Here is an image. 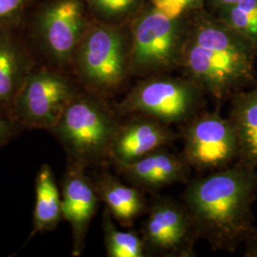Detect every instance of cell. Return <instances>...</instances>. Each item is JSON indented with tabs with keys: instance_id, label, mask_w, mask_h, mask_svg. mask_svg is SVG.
<instances>
[{
	"instance_id": "cb8c5ba5",
	"label": "cell",
	"mask_w": 257,
	"mask_h": 257,
	"mask_svg": "<svg viewBox=\"0 0 257 257\" xmlns=\"http://www.w3.org/2000/svg\"><path fill=\"white\" fill-rule=\"evenodd\" d=\"M246 243H247L246 255L257 256V231L255 233H253V234L246 241Z\"/></svg>"
},
{
	"instance_id": "2e32d148",
	"label": "cell",
	"mask_w": 257,
	"mask_h": 257,
	"mask_svg": "<svg viewBox=\"0 0 257 257\" xmlns=\"http://www.w3.org/2000/svg\"><path fill=\"white\" fill-rule=\"evenodd\" d=\"M31 60L19 41L5 32L0 33V105L12 108L28 75Z\"/></svg>"
},
{
	"instance_id": "8fae6325",
	"label": "cell",
	"mask_w": 257,
	"mask_h": 257,
	"mask_svg": "<svg viewBox=\"0 0 257 257\" xmlns=\"http://www.w3.org/2000/svg\"><path fill=\"white\" fill-rule=\"evenodd\" d=\"M85 169L70 162L61 190L62 216L72 228L74 256H79L84 250L87 232L100 201L93 180Z\"/></svg>"
},
{
	"instance_id": "3957f363",
	"label": "cell",
	"mask_w": 257,
	"mask_h": 257,
	"mask_svg": "<svg viewBox=\"0 0 257 257\" xmlns=\"http://www.w3.org/2000/svg\"><path fill=\"white\" fill-rule=\"evenodd\" d=\"M115 110L94 94H76L52 132L64 147L70 162L88 167L110 158L119 127Z\"/></svg>"
},
{
	"instance_id": "30bf717a",
	"label": "cell",
	"mask_w": 257,
	"mask_h": 257,
	"mask_svg": "<svg viewBox=\"0 0 257 257\" xmlns=\"http://www.w3.org/2000/svg\"><path fill=\"white\" fill-rule=\"evenodd\" d=\"M81 0H52L37 15V39L55 64L73 63L75 52L87 29Z\"/></svg>"
},
{
	"instance_id": "9c48e42d",
	"label": "cell",
	"mask_w": 257,
	"mask_h": 257,
	"mask_svg": "<svg viewBox=\"0 0 257 257\" xmlns=\"http://www.w3.org/2000/svg\"><path fill=\"white\" fill-rule=\"evenodd\" d=\"M141 236L147 253L166 257L194 256L199 240L183 202L167 196L155 199L147 210Z\"/></svg>"
},
{
	"instance_id": "603a6c76",
	"label": "cell",
	"mask_w": 257,
	"mask_h": 257,
	"mask_svg": "<svg viewBox=\"0 0 257 257\" xmlns=\"http://www.w3.org/2000/svg\"><path fill=\"white\" fill-rule=\"evenodd\" d=\"M12 120L0 114V146L6 144L15 135L16 128Z\"/></svg>"
},
{
	"instance_id": "ac0fdd59",
	"label": "cell",
	"mask_w": 257,
	"mask_h": 257,
	"mask_svg": "<svg viewBox=\"0 0 257 257\" xmlns=\"http://www.w3.org/2000/svg\"><path fill=\"white\" fill-rule=\"evenodd\" d=\"M104 241L109 257L147 256L146 246L141 234L134 230H120L107 209L102 219Z\"/></svg>"
},
{
	"instance_id": "7c38bea8",
	"label": "cell",
	"mask_w": 257,
	"mask_h": 257,
	"mask_svg": "<svg viewBox=\"0 0 257 257\" xmlns=\"http://www.w3.org/2000/svg\"><path fill=\"white\" fill-rule=\"evenodd\" d=\"M178 138L180 134L158 120L130 115L125 122H120L110 148V159L114 163H131L170 146Z\"/></svg>"
},
{
	"instance_id": "ffe728a7",
	"label": "cell",
	"mask_w": 257,
	"mask_h": 257,
	"mask_svg": "<svg viewBox=\"0 0 257 257\" xmlns=\"http://www.w3.org/2000/svg\"><path fill=\"white\" fill-rule=\"evenodd\" d=\"M140 0H86L96 14L106 19H121L138 7Z\"/></svg>"
},
{
	"instance_id": "4fadbf2b",
	"label": "cell",
	"mask_w": 257,
	"mask_h": 257,
	"mask_svg": "<svg viewBox=\"0 0 257 257\" xmlns=\"http://www.w3.org/2000/svg\"><path fill=\"white\" fill-rule=\"evenodd\" d=\"M120 175L143 192H155L176 183H188L190 166L182 156L165 148L131 163H114Z\"/></svg>"
},
{
	"instance_id": "5b68a950",
	"label": "cell",
	"mask_w": 257,
	"mask_h": 257,
	"mask_svg": "<svg viewBox=\"0 0 257 257\" xmlns=\"http://www.w3.org/2000/svg\"><path fill=\"white\" fill-rule=\"evenodd\" d=\"M73 63L92 94L106 98L119 91L131 74L130 39L119 28L89 26Z\"/></svg>"
},
{
	"instance_id": "d4e9b609",
	"label": "cell",
	"mask_w": 257,
	"mask_h": 257,
	"mask_svg": "<svg viewBox=\"0 0 257 257\" xmlns=\"http://www.w3.org/2000/svg\"><path fill=\"white\" fill-rule=\"evenodd\" d=\"M212 5L218 10L223 9L225 7H228V6H231L235 3L239 2L240 0H211Z\"/></svg>"
},
{
	"instance_id": "44dd1931",
	"label": "cell",
	"mask_w": 257,
	"mask_h": 257,
	"mask_svg": "<svg viewBox=\"0 0 257 257\" xmlns=\"http://www.w3.org/2000/svg\"><path fill=\"white\" fill-rule=\"evenodd\" d=\"M204 0H152L155 9L172 19H180L190 10L198 8Z\"/></svg>"
},
{
	"instance_id": "6da1fadb",
	"label": "cell",
	"mask_w": 257,
	"mask_h": 257,
	"mask_svg": "<svg viewBox=\"0 0 257 257\" xmlns=\"http://www.w3.org/2000/svg\"><path fill=\"white\" fill-rule=\"evenodd\" d=\"M187 184L182 202L198 238L213 250L233 252L256 232L252 212L256 169L237 161Z\"/></svg>"
},
{
	"instance_id": "9a60e30c",
	"label": "cell",
	"mask_w": 257,
	"mask_h": 257,
	"mask_svg": "<svg viewBox=\"0 0 257 257\" xmlns=\"http://www.w3.org/2000/svg\"><path fill=\"white\" fill-rule=\"evenodd\" d=\"M230 119L238 144V161L257 169V83L230 97Z\"/></svg>"
},
{
	"instance_id": "e0dca14e",
	"label": "cell",
	"mask_w": 257,
	"mask_h": 257,
	"mask_svg": "<svg viewBox=\"0 0 257 257\" xmlns=\"http://www.w3.org/2000/svg\"><path fill=\"white\" fill-rule=\"evenodd\" d=\"M61 219H63L61 194L52 168L44 164L37 175L34 228L31 237L39 232L54 230Z\"/></svg>"
},
{
	"instance_id": "ba28073f",
	"label": "cell",
	"mask_w": 257,
	"mask_h": 257,
	"mask_svg": "<svg viewBox=\"0 0 257 257\" xmlns=\"http://www.w3.org/2000/svg\"><path fill=\"white\" fill-rule=\"evenodd\" d=\"M76 94L63 74L47 70L31 72L11 109L28 127L52 131Z\"/></svg>"
},
{
	"instance_id": "277c9868",
	"label": "cell",
	"mask_w": 257,
	"mask_h": 257,
	"mask_svg": "<svg viewBox=\"0 0 257 257\" xmlns=\"http://www.w3.org/2000/svg\"><path fill=\"white\" fill-rule=\"evenodd\" d=\"M205 93L190 77L151 75L139 81L114 110L119 116L140 114L169 126H182L202 111Z\"/></svg>"
},
{
	"instance_id": "5bb4252c",
	"label": "cell",
	"mask_w": 257,
	"mask_h": 257,
	"mask_svg": "<svg viewBox=\"0 0 257 257\" xmlns=\"http://www.w3.org/2000/svg\"><path fill=\"white\" fill-rule=\"evenodd\" d=\"M93 183L100 201L105 203L112 218L123 227H133L138 217L147 212V199L138 187L122 183L108 172L97 175Z\"/></svg>"
},
{
	"instance_id": "7a4b0ae2",
	"label": "cell",
	"mask_w": 257,
	"mask_h": 257,
	"mask_svg": "<svg viewBox=\"0 0 257 257\" xmlns=\"http://www.w3.org/2000/svg\"><path fill=\"white\" fill-rule=\"evenodd\" d=\"M256 51L220 20L203 19L187 34L181 67L222 104L257 83Z\"/></svg>"
},
{
	"instance_id": "7402d4cb",
	"label": "cell",
	"mask_w": 257,
	"mask_h": 257,
	"mask_svg": "<svg viewBox=\"0 0 257 257\" xmlns=\"http://www.w3.org/2000/svg\"><path fill=\"white\" fill-rule=\"evenodd\" d=\"M29 0H0V27L15 19Z\"/></svg>"
},
{
	"instance_id": "52a82bcc",
	"label": "cell",
	"mask_w": 257,
	"mask_h": 257,
	"mask_svg": "<svg viewBox=\"0 0 257 257\" xmlns=\"http://www.w3.org/2000/svg\"><path fill=\"white\" fill-rule=\"evenodd\" d=\"M220 107L204 110L180 126L185 161L198 172H215L238 161V144L228 117Z\"/></svg>"
},
{
	"instance_id": "8992f818",
	"label": "cell",
	"mask_w": 257,
	"mask_h": 257,
	"mask_svg": "<svg viewBox=\"0 0 257 257\" xmlns=\"http://www.w3.org/2000/svg\"><path fill=\"white\" fill-rule=\"evenodd\" d=\"M187 34L180 19H172L154 7L141 14L130 38L131 74L151 76L181 66Z\"/></svg>"
},
{
	"instance_id": "d6986e66",
	"label": "cell",
	"mask_w": 257,
	"mask_h": 257,
	"mask_svg": "<svg viewBox=\"0 0 257 257\" xmlns=\"http://www.w3.org/2000/svg\"><path fill=\"white\" fill-rule=\"evenodd\" d=\"M217 19L247 39L257 53V0H240L218 10Z\"/></svg>"
}]
</instances>
